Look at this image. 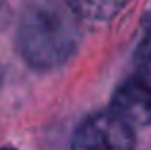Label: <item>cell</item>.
Masks as SVG:
<instances>
[{
	"instance_id": "cell-7",
	"label": "cell",
	"mask_w": 151,
	"mask_h": 150,
	"mask_svg": "<svg viewBox=\"0 0 151 150\" xmlns=\"http://www.w3.org/2000/svg\"><path fill=\"white\" fill-rule=\"evenodd\" d=\"M0 85H2V71H0Z\"/></svg>"
},
{
	"instance_id": "cell-5",
	"label": "cell",
	"mask_w": 151,
	"mask_h": 150,
	"mask_svg": "<svg viewBox=\"0 0 151 150\" xmlns=\"http://www.w3.org/2000/svg\"><path fill=\"white\" fill-rule=\"evenodd\" d=\"M142 31H144V37L136 48V54H134V64L138 68V73L151 77V14L144 17Z\"/></svg>"
},
{
	"instance_id": "cell-6",
	"label": "cell",
	"mask_w": 151,
	"mask_h": 150,
	"mask_svg": "<svg viewBox=\"0 0 151 150\" xmlns=\"http://www.w3.org/2000/svg\"><path fill=\"white\" fill-rule=\"evenodd\" d=\"M10 14H12V12H10V4H8V0H0V29L8 23Z\"/></svg>"
},
{
	"instance_id": "cell-4",
	"label": "cell",
	"mask_w": 151,
	"mask_h": 150,
	"mask_svg": "<svg viewBox=\"0 0 151 150\" xmlns=\"http://www.w3.org/2000/svg\"><path fill=\"white\" fill-rule=\"evenodd\" d=\"M78 17L105 21L111 19L128 4V0H65Z\"/></svg>"
},
{
	"instance_id": "cell-2",
	"label": "cell",
	"mask_w": 151,
	"mask_h": 150,
	"mask_svg": "<svg viewBox=\"0 0 151 150\" xmlns=\"http://www.w3.org/2000/svg\"><path fill=\"white\" fill-rule=\"evenodd\" d=\"M136 139L128 123L113 112L86 117L73 135L71 150H134Z\"/></svg>"
},
{
	"instance_id": "cell-3",
	"label": "cell",
	"mask_w": 151,
	"mask_h": 150,
	"mask_svg": "<svg viewBox=\"0 0 151 150\" xmlns=\"http://www.w3.org/2000/svg\"><path fill=\"white\" fill-rule=\"evenodd\" d=\"M111 112L130 127H145L151 123V77L134 73L115 89Z\"/></svg>"
},
{
	"instance_id": "cell-8",
	"label": "cell",
	"mask_w": 151,
	"mask_h": 150,
	"mask_svg": "<svg viewBox=\"0 0 151 150\" xmlns=\"http://www.w3.org/2000/svg\"><path fill=\"white\" fill-rule=\"evenodd\" d=\"M2 150H10V148H2Z\"/></svg>"
},
{
	"instance_id": "cell-1",
	"label": "cell",
	"mask_w": 151,
	"mask_h": 150,
	"mask_svg": "<svg viewBox=\"0 0 151 150\" xmlns=\"http://www.w3.org/2000/svg\"><path fill=\"white\" fill-rule=\"evenodd\" d=\"M81 19L65 0H33L19 19L15 44L35 69L63 66L78 48Z\"/></svg>"
}]
</instances>
